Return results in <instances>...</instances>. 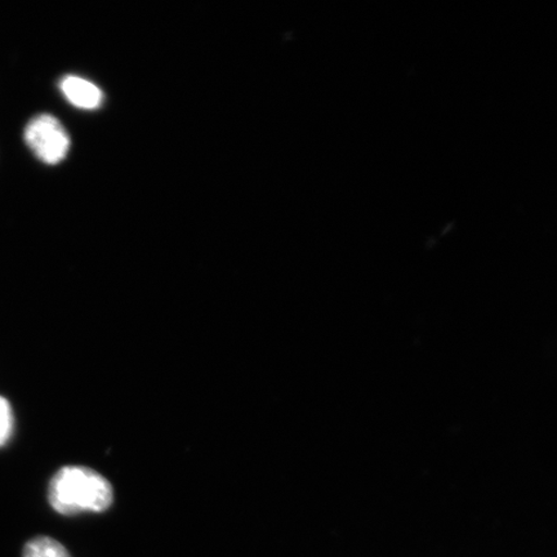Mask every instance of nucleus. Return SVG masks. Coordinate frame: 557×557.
<instances>
[{"instance_id":"1","label":"nucleus","mask_w":557,"mask_h":557,"mask_svg":"<svg viewBox=\"0 0 557 557\" xmlns=\"http://www.w3.org/2000/svg\"><path fill=\"white\" fill-rule=\"evenodd\" d=\"M111 484L99 472L82 466H66L55 472L48 490V499L55 512L78 515L103 512L113 504Z\"/></svg>"},{"instance_id":"2","label":"nucleus","mask_w":557,"mask_h":557,"mask_svg":"<svg viewBox=\"0 0 557 557\" xmlns=\"http://www.w3.org/2000/svg\"><path fill=\"white\" fill-rule=\"evenodd\" d=\"M24 139L34 156L48 165L61 163L72 145L64 125L50 114L34 116L26 125Z\"/></svg>"},{"instance_id":"3","label":"nucleus","mask_w":557,"mask_h":557,"mask_svg":"<svg viewBox=\"0 0 557 557\" xmlns=\"http://www.w3.org/2000/svg\"><path fill=\"white\" fill-rule=\"evenodd\" d=\"M61 92L75 108L83 110L99 109L103 101L102 90L92 82L81 76L67 75L60 83Z\"/></svg>"},{"instance_id":"4","label":"nucleus","mask_w":557,"mask_h":557,"mask_svg":"<svg viewBox=\"0 0 557 557\" xmlns=\"http://www.w3.org/2000/svg\"><path fill=\"white\" fill-rule=\"evenodd\" d=\"M23 557H72L60 542L37 537L26 543Z\"/></svg>"},{"instance_id":"5","label":"nucleus","mask_w":557,"mask_h":557,"mask_svg":"<svg viewBox=\"0 0 557 557\" xmlns=\"http://www.w3.org/2000/svg\"><path fill=\"white\" fill-rule=\"evenodd\" d=\"M13 413L9 400L0 396V447L9 443L13 433Z\"/></svg>"}]
</instances>
